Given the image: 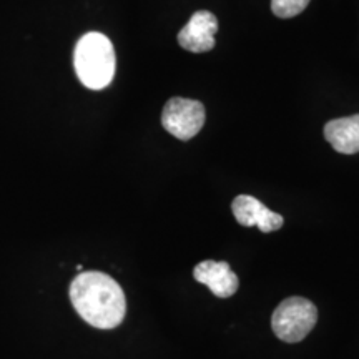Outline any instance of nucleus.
Instances as JSON below:
<instances>
[{
  "label": "nucleus",
  "mask_w": 359,
  "mask_h": 359,
  "mask_svg": "<svg viewBox=\"0 0 359 359\" xmlns=\"http://www.w3.org/2000/svg\"><path fill=\"white\" fill-rule=\"evenodd\" d=\"M311 0H271V11L276 17L290 19L299 15L309 6Z\"/></svg>",
  "instance_id": "1a4fd4ad"
},
{
  "label": "nucleus",
  "mask_w": 359,
  "mask_h": 359,
  "mask_svg": "<svg viewBox=\"0 0 359 359\" xmlns=\"http://www.w3.org/2000/svg\"><path fill=\"white\" fill-rule=\"evenodd\" d=\"M233 215L241 226H258L263 233L280 230L285 218L266 208L262 201L250 195H240L233 200Z\"/></svg>",
  "instance_id": "423d86ee"
},
{
  "label": "nucleus",
  "mask_w": 359,
  "mask_h": 359,
  "mask_svg": "<svg viewBox=\"0 0 359 359\" xmlns=\"http://www.w3.org/2000/svg\"><path fill=\"white\" fill-rule=\"evenodd\" d=\"M325 138L336 151L354 155L359 151V115L336 118L326 123Z\"/></svg>",
  "instance_id": "6e6552de"
},
{
  "label": "nucleus",
  "mask_w": 359,
  "mask_h": 359,
  "mask_svg": "<svg viewBox=\"0 0 359 359\" xmlns=\"http://www.w3.org/2000/svg\"><path fill=\"white\" fill-rule=\"evenodd\" d=\"M70 299L80 318L98 330L122 325L127 299L122 286L100 271H85L72 281Z\"/></svg>",
  "instance_id": "f257e3e1"
},
{
  "label": "nucleus",
  "mask_w": 359,
  "mask_h": 359,
  "mask_svg": "<svg viewBox=\"0 0 359 359\" xmlns=\"http://www.w3.org/2000/svg\"><path fill=\"white\" fill-rule=\"evenodd\" d=\"M161 125L178 140H190L205 125L203 103L190 98H172L161 111Z\"/></svg>",
  "instance_id": "20e7f679"
},
{
  "label": "nucleus",
  "mask_w": 359,
  "mask_h": 359,
  "mask_svg": "<svg viewBox=\"0 0 359 359\" xmlns=\"http://www.w3.org/2000/svg\"><path fill=\"white\" fill-rule=\"evenodd\" d=\"M218 32V20L212 12L200 11L188 20L178 34V43L188 52L203 53L215 47V35Z\"/></svg>",
  "instance_id": "39448f33"
},
{
  "label": "nucleus",
  "mask_w": 359,
  "mask_h": 359,
  "mask_svg": "<svg viewBox=\"0 0 359 359\" xmlns=\"http://www.w3.org/2000/svg\"><path fill=\"white\" fill-rule=\"evenodd\" d=\"M74 65L79 80L87 88L102 90L109 87L116 69L114 43L100 32L85 34L75 45Z\"/></svg>",
  "instance_id": "f03ea898"
},
{
  "label": "nucleus",
  "mask_w": 359,
  "mask_h": 359,
  "mask_svg": "<svg viewBox=\"0 0 359 359\" xmlns=\"http://www.w3.org/2000/svg\"><path fill=\"white\" fill-rule=\"evenodd\" d=\"M193 276L201 285L208 286L218 298H230L236 293L240 285L238 276L226 262H201L193 269Z\"/></svg>",
  "instance_id": "0eeeda50"
},
{
  "label": "nucleus",
  "mask_w": 359,
  "mask_h": 359,
  "mask_svg": "<svg viewBox=\"0 0 359 359\" xmlns=\"http://www.w3.org/2000/svg\"><path fill=\"white\" fill-rule=\"evenodd\" d=\"M318 321V309L302 296L285 299L275 309L271 318V327L275 334L285 343H299L311 333Z\"/></svg>",
  "instance_id": "7ed1b4c3"
}]
</instances>
